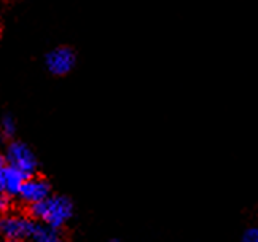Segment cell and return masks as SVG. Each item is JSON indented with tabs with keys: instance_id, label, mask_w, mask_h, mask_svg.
Returning <instances> with one entry per match:
<instances>
[{
	"instance_id": "6da1fadb",
	"label": "cell",
	"mask_w": 258,
	"mask_h": 242,
	"mask_svg": "<svg viewBox=\"0 0 258 242\" xmlns=\"http://www.w3.org/2000/svg\"><path fill=\"white\" fill-rule=\"evenodd\" d=\"M74 204L66 196H48L34 204H26L23 214L37 221H45L54 228H64L66 221L72 217Z\"/></svg>"
},
{
	"instance_id": "7a4b0ae2",
	"label": "cell",
	"mask_w": 258,
	"mask_h": 242,
	"mask_svg": "<svg viewBox=\"0 0 258 242\" xmlns=\"http://www.w3.org/2000/svg\"><path fill=\"white\" fill-rule=\"evenodd\" d=\"M35 221L26 214L23 215H12V214H4L2 221H0V229H2V236L8 242H16V240H26L32 239Z\"/></svg>"
},
{
	"instance_id": "3957f363",
	"label": "cell",
	"mask_w": 258,
	"mask_h": 242,
	"mask_svg": "<svg viewBox=\"0 0 258 242\" xmlns=\"http://www.w3.org/2000/svg\"><path fill=\"white\" fill-rule=\"evenodd\" d=\"M4 158L8 161L10 164L24 170L26 174H35L37 172V159L32 153V150L29 148L26 144L18 142V140H10L7 153Z\"/></svg>"
},
{
	"instance_id": "277c9868",
	"label": "cell",
	"mask_w": 258,
	"mask_h": 242,
	"mask_svg": "<svg viewBox=\"0 0 258 242\" xmlns=\"http://www.w3.org/2000/svg\"><path fill=\"white\" fill-rule=\"evenodd\" d=\"M49 193H51V185H49L48 178L43 174L35 172L24 182L21 191H19V198H21V201L26 206L46 199Z\"/></svg>"
},
{
	"instance_id": "5b68a950",
	"label": "cell",
	"mask_w": 258,
	"mask_h": 242,
	"mask_svg": "<svg viewBox=\"0 0 258 242\" xmlns=\"http://www.w3.org/2000/svg\"><path fill=\"white\" fill-rule=\"evenodd\" d=\"M77 54L71 46H57L46 56V69L54 77L67 75L75 66Z\"/></svg>"
},
{
	"instance_id": "8992f818",
	"label": "cell",
	"mask_w": 258,
	"mask_h": 242,
	"mask_svg": "<svg viewBox=\"0 0 258 242\" xmlns=\"http://www.w3.org/2000/svg\"><path fill=\"white\" fill-rule=\"evenodd\" d=\"M0 163H2V167H0V187H2V191H5V193L12 196L19 195L21 187L24 185V182L31 177V174H26L24 170L12 166L4 156Z\"/></svg>"
},
{
	"instance_id": "52a82bcc",
	"label": "cell",
	"mask_w": 258,
	"mask_h": 242,
	"mask_svg": "<svg viewBox=\"0 0 258 242\" xmlns=\"http://www.w3.org/2000/svg\"><path fill=\"white\" fill-rule=\"evenodd\" d=\"M64 231H66V228H54L51 225L45 223V221H43V225L35 221L32 240H35V242H59V240L66 239Z\"/></svg>"
},
{
	"instance_id": "ba28073f",
	"label": "cell",
	"mask_w": 258,
	"mask_h": 242,
	"mask_svg": "<svg viewBox=\"0 0 258 242\" xmlns=\"http://www.w3.org/2000/svg\"><path fill=\"white\" fill-rule=\"evenodd\" d=\"M13 133H15V123L10 116H5L2 121V134L5 140H13Z\"/></svg>"
},
{
	"instance_id": "9c48e42d",
	"label": "cell",
	"mask_w": 258,
	"mask_h": 242,
	"mask_svg": "<svg viewBox=\"0 0 258 242\" xmlns=\"http://www.w3.org/2000/svg\"><path fill=\"white\" fill-rule=\"evenodd\" d=\"M0 210H2V215L4 214H8V210L12 209V203H13V196L5 193V191H2V198H0Z\"/></svg>"
},
{
	"instance_id": "30bf717a",
	"label": "cell",
	"mask_w": 258,
	"mask_h": 242,
	"mask_svg": "<svg viewBox=\"0 0 258 242\" xmlns=\"http://www.w3.org/2000/svg\"><path fill=\"white\" fill-rule=\"evenodd\" d=\"M242 240L244 242H258V225L247 229L242 236Z\"/></svg>"
}]
</instances>
